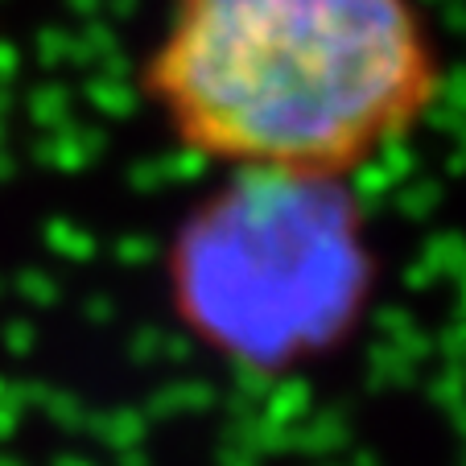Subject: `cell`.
Masks as SVG:
<instances>
[{"label":"cell","mask_w":466,"mask_h":466,"mask_svg":"<svg viewBox=\"0 0 466 466\" xmlns=\"http://www.w3.org/2000/svg\"><path fill=\"white\" fill-rule=\"evenodd\" d=\"M141 91L223 169L351 177L446 91L417 0H169Z\"/></svg>","instance_id":"cell-1"},{"label":"cell","mask_w":466,"mask_h":466,"mask_svg":"<svg viewBox=\"0 0 466 466\" xmlns=\"http://www.w3.org/2000/svg\"><path fill=\"white\" fill-rule=\"evenodd\" d=\"M166 277L198 343L244 371L281 376L355 330L376 256L347 177L228 169L177 228Z\"/></svg>","instance_id":"cell-2"}]
</instances>
